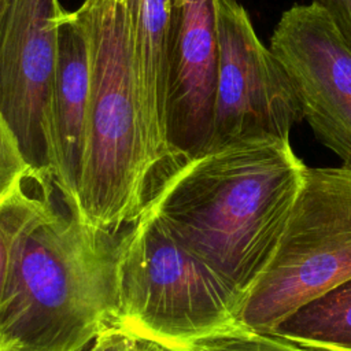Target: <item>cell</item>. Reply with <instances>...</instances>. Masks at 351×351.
<instances>
[{"label": "cell", "mask_w": 351, "mask_h": 351, "mask_svg": "<svg viewBox=\"0 0 351 351\" xmlns=\"http://www.w3.org/2000/svg\"><path fill=\"white\" fill-rule=\"evenodd\" d=\"M169 165L144 207L214 274L236 308L278 243L306 165L282 140L228 144Z\"/></svg>", "instance_id": "cell-1"}, {"label": "cell", "mask_w": 351, "mask_h": 351, "mask_svg": "<svg viewBox=\"0 0 351 351\" xmlns=\"http://www.w3.org/2000/svg\"><path fill=\"white\" fill-rule=\"evenodd\" d=\"M47 169L11 196L0 333L14 351H82L112 321L117 239L53 202Z\"/></svg>", "instance_id": "cell-2"}, {"label": "cell", "mask_w": 351, "mask_h": 351, "mask_svg": "<svg viewBox=\"0 0 351 351\" xmlns=\"http://www.w3.org/2000/svg\"><path fill=\"white\" fill-rule=\"evenodd\" d=\"M133 12L134 0H84L73 11L89 58L77 213L111 233L140 215L155 169L178 160L143 108Z\"/></svg>", "instance_id": "cell-3"}, {"label": "cell", "mask_w": 351, "mask_h": 351, "mask_svg": "<svg viewBox=\"0 0 351 351\" xmlns=\"http://www.w3.org/2000/svg\"><path fill=\"white\" fill-rule=\"evenodd\" d=\"M214 274L145 207L117 240L111 324L174 351L237 325Z\"/></svg>", "instance_id": "cell-4"}, {"label": "cell", "mask_w": 351, "mask_h": 351, "mask_svg": "<svg viewBox=\"0 0 351 351\" xmlns=\"http://www.w3.org/2000/svg\"><path fill=\"white\" fill-rule=\"evenodd\" d=\"M351 278V170L307 167L278 243L234 308L239 325L269 333L313 298Z\"/></svg>", "instance_id": "cell-5"}, {"label": "cell", "mask_w": 351, "mask_h": 351, "mask_svg": "<svg viewBox=\"0 0 351 351\" xmlns=\"http://www.w3.org/2000/svg\"><path fill=\"white\" fill-rule=\"evenodd\" d=\"M218 69L208 149L244 141H289L304 119L298 89L280 58L256 36L245 8L215 0Z\"/></svg>", "instance_id": "cell-6"}, {"label": "cell", "mask_w": 351, "mask_h": 351, "mask_svg": "<svg viewBox=\"0 0 351 351\" xmlns=\"http://www.w3.org/2000/svg\"><path fill=\"white\" fill-rule=\"evenodd\" d=\"M270 49L289 73L314 136L351 170V51L315 4L285 10Z\"/></svg>", "instance_id": "cell-7"}, {"label": "cell", "mask_w": 351, "mask_h": 351, "mask_svg": "<svg viewBox=\"0 0 351 351\" xmlns=\"http://www.w3.org/2000/svg\"><path fill=\"white\" fill-rule=\"evenodd\" d=\"M62 12L59 0H15L0 48V114L36 169H47L43 125Z\"/></svg>", "instance_id": "cell-8"}, {"label": "cell", "mask_w": 351, "mask_h": 351, "mask_svg": "<svg viewBox=\"0 0 351 351\" xmlns=\"http://www.w3.org/2000/svg\"><path fill=\"white\" fill-rule=\"evenodd\" d=\"M167 136L181 160L208 148L218 69L215 0H171Z\"/></svg>", "instance_id": "cell-9"}, {"label": "cell", "mask_w": 351, "mask_h": 351, "mask_svg": "<svg viewBox=\"0 0 351 351\" xmlns=\"http://www.w3.org/2000/svg\"><path fill=\"white\" fill-rule=\"evenodd\" d=\"M89 90V58L73 12L63 10L58 55L44 112L47 170L63 200L77 211V182L84 147Z\"/></svg>", "instance_id": "cell-10"}, {"label": "cell", "mask_w": 351, "mask_h": 351, "mask_svg": "<svg viewBox=\"0 0 351 351\" xmlns=\"http://www.w3.org/2000/svg\"><path fill=\"white\" fill-rule=\"evenodd\" d=\"M133 18L143 108L154 130L169 141L167 95L173 3L171 0H134Z\"/></svg>", "instance_id": "cell-11"}, {"label": "cell", "mask_w": 351, "mask_h": 351, "mask_svg": "<svg viewBox=\"0 0 351 351\" xmlns=\"http://www.w3.org/2000/svg\"><path fill=\"white\" fill-rule=\"evenodd\" d=\"M269 333L315 351H351V278L302 304Z\"/></svg>", "instance_id": "cell-12"}, {"label": "cell", "mask_w": 351, "mask_h": 351, "mask_svg": "<svg viewBox=\"0 0 351 351\" xmlns=\"http://www.w3.org/2000/svg\"><path fill=\"white\" fill-rule=\"evenodd\" d=\"M184 351H315L302 347L273 333L256 332L236 325L221 333L199 339Z\"/></svg>", "instance_id": "cell-13"}, {"label": "cell", "mask_w": 351, "mask_h": 351, "mask_svg": "<svg viewBox=\"0 0 351 351\" xmlns=\"http://www.w3.org/2000/svg\"><path fill=\"white\" fill-rule=\"evenodd\" d=\"M33 169L18 137L0 114V206L16 192Z\"/></svg>", "instance_id": "cell-14"}, {"label": "cell", "mask_w": 351, "mask_h": 351, "mask_svg": "<svg viewBox=\"0 0 351 351\" xmlns=\"http://www.w3.org/2000/svg\"><path fill=\"white\" fill-rule=\"evenodd\" d=\"M82 351H174L163 343L110 324Z\"/></svg>", "instance_id": "cell-15"}, {"label": "cell", "mask_w": 351, "mask_h": 351, "mask_svg": "<svg viewBox=\"0 0 351 351\" xmlns=\"http://www.w3.org/2000/svg\"><path fill=\"white\" fill-rule=\"evenodd\" d=\"M12 240V203L11 197L0 206V304L4 296Z\"/></svg>", "instance_id": "cell-16"}, {"label": "cell", "mask_w": 351, "mask_h": 351, "mask_svg": "<svg viewBox=\"0 0 351 351\" xmlns=\"http://www.w3.org/2000/svg\"><path fill=\"white\" fill-rule=\"evenodd\" d=\"M330 19L339 36L351 51V0H313Z\"/></svg>", "instance_id": "cell-17"}, {"label": "cell", "mask_w": 351, "mask_h": 351, "mask_svg": "<svg viewBox=\"0 0 351 351\" xmlns=\"http://www.w3.org/2000/svg\"><path fill=\"white\" fill-rule=\"evenodd\" d=\"M15 4V0H0V48L1 43L8 26L10 15L12 12V7Z\"/></svg>", "instance_id": "cell-18"}, {"label": "cell", "mask_w": 351, "mask_h": 351, "mask_svg": "<svg viewBox=\"0 0 351 351\" xmlns=\"http://www.w3.org/2000/svg\"><path fill=\"white\" fill-rule=\"evenodd\" d=\"M0 351H14V350L11 348V346L4 340V337L1 336V333H0Z\"/></svg>", "instance_id": "cell-19"}]
</instances>
